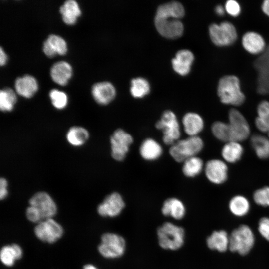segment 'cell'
<instances>
[{
    "mask_svg": "<svg viewBox=\"0 0 269 269\" xmlns=\"http://www.w3.org/2000/svg\"><path fill=\"white\" fill-rule=\"evenodd\" d=\"M16 93L10 88H5L0 91V109L3 112H10L16 103Z\"/></svg>",
    "mask_w": 269,
    "mask_h": 269,
    "instance_id": "32",
    "label": "cell"
},
{
    "mask_svg": "<svg viewBox=\"0 0 269 269\" xmlns=\"http://www.w3.org/2000/svg\"><path fill=\"white\" fill-rule=\"evenodd\" d=\"M23 251L21 247L16 243L3 246L0 251L1 263L7 267L12 266L16 260L21 258Z\"/></svg>",
    "mask_w": 269,
    "mask_h": 269,
    "instance_id": "23",
    "label": "cell"
},
{
    "mask_svg": "<svg viewBox=\"0 0 269 269\" xmlns=\"http://www.w3.org/2000/svg\"><path fill=\"white\" fill-rule=\"evenodd\" d=\"M82 269H98L95 266L91 264H88L85 265Z\"/></svg>",
    "mask_w": 269,
    "mask_h": 269,
    "instance_id": "48",
    "label": "cell"
},
{
    "mask_svg": "<svg viewBox=\"0 0 269 269\" xmlns=\"http://www.w3.org/2000/svg\"><path fill=\"white\" fill-rule=\"evenodd\" d=\"M254 201L262 206H269V187L265 186L255 191L253 194Z\"/></svg>",
    "mask_w": 269,
    "mask_h": 269,
    "instance_id": "37",
    "label": "cell"
},
{
    "mask_svg": "<svg viewBox=\"0 0 269 269\" xmlns=\"http://www.w3.org/2000/svg\"><path fill=\"white\" fill-rule=\"evenodd\" d=\"M268 137H269V132L268 133Z\"/></svg>",
    "mask_w": 269,
    "mask_h": 269,
    "instance_id": "49",
    "label": "cell"
},
{
    "mask_svg": "<svg viewBox=\"0 0 269 269\" xmlns=\"http://www.w3.org/2000/svg\"><path fill=\"white\" fill-rule=\"evenodd\" d=\"M59 11L63 22L69 25L74 24L81 14L78 3L74 0H68L60 7Z\"/></svg>",
    "mask_w": 269,
    "mask_h": 269,
    "instance_id": "22",
    "label": "cell"
},
{
    "mask_svg": "<svg viewBox=\"0 0 269 269\" xmlns=\"http://www.w3.org/2000/svg\"><path fill=\"white\" fill-rule=\"evenodd\" d=\"M29 205L35 208L43 220L53 218L57 211L55 201L48 193L44 191L34 194L29 200Z\"/></svg>",
    "mask_w": 269,
    "mask_h": 269,
    "instance_id": "11",
    "label": "cell"
},
{
    "mask_svg": "<svg viewBox=\"0 0 269 269\" xmlns=\"http://www.w3.org/2000/svg\"><path fill=\"white\" fill-rule=\"evenodd\" d=\"M258 73L257 91L261 94L269 93V46L254 62Z\"/></svg>",
    "mask_w": 269,
    "mask_h": 269,
    "instance_id": "13",
    "label": "cell"
},
{
    "mask_svg": "<svg viewBox=\"0 0 269 269\" xmlns=\"http://www.w3.org/2000/svg\"><path fill=\"white\" fill-rule=\"evenodd\" d=\"M126 241L120 235L107 232L102 235L98 246L100 254L106 259H116L122 256L126 250Z\"/></svg>",
    "mask_w": 269,
    "mask_h": 269,
    "instance_id": "4",
    "label": "cell"
},
{
    "mask_svg": "<svg viewBox=\"0 0 269 269\" xmlns=\"http://www.w3.org/2000/svg\"><path fill=\"white\" fill-rule=\"evenodd\" d=\"M132 136L121 129L115 130L110 139L111 155L117 161L123 160L133 142Z\"/></svg>",
    "mask_w": 269,
    "mask_h": 269,
    "instance_id": "10",
    "label": "cell"
},
{
    "mask_svg": "<svg viewBox=\"0 0 269 269\" xmlns=\"http://www.w3.org/2000/svg\"><path fill=\"white\" fill-rule=\"evenodd\" d=\"M229 141L241 142L250 135V126L241 113L235 109H231L228 114Z\"/></svg>",
    "mask_w": 269,
    "mask_h": 269,
    "instance_id": "7",
    "label": "cell"
},
{
    "mask_svg": "<svg viewBox=\"0 0 269 269\" xmlns=\"http://www.w3.org/2000/svg\"><path fill=\"white\" fill-rule=\"evenodd\" d=\"M242 42L244 48L252 54H258L262 52L265 45L263 37L254 32H249L244 34Z\"/></svg>",
    "mask_w": 269,
    "mask_h": 269,
    "instance_id": "26",
    "label": "cell"
},
{
    "mask_svg": "<svg viewBox=\"0 0 269 269\" xmlns=\"http://www.w3.org/2000/svg\"><path fill=\"white\" fill-rule=\"evenodd\" d=\"M255 242L254 234L247 225H242L234 230L229 236V248L240 255L248 254Z\"/></svg>",
    "mask_w": 269,
    "mask_h": 269,
    "instance_id": "5",
    "label": "cell"
},
{
    "mask_svg": "<svg viewBox=\"0 0 269 269\" xmlns=\"http://www.w3.org/2000/svg\"><path fill=\"white\" fill-rule=\"evenodd\" d=\"M42 49L47 57L52 58L57 55H65L67 52V45L61 36L51 34L44 42Z\"/></svg>",
    "mask_w": 269,
    "mask_h": 269,
    "instance_id": "17",
    "label": "cell"
},
{
    "mask_svg": "<svg viewBox=\"0 0 269 269\" xmlns=\"http://www.w3.org/2000/svg\"><path fill=\"white\" fill-rule=\"evenodd\" d=\"M25 214L27 219L31 222L37 224L43 220L38 212L31 206L29 205L27 207Z\"/></svg>",
    "mask_w": 269,
    "mask_h": 269,
    "instance_id": "40",
    "label": "cell"
},
{
    "mask_svg": "<svg viewBox=\"0 0 269 269\" xmlns=\"http://www.w3.org/2000/svg\"><path fill=\"white\" fill-rule=\"evenodd\" d=\"M157 235L159 246L165 250H178L184 243V229L171 222H165L159 226Z\"/></svg>",
    "mask_w": 269,
    "mask_h": 269,
    "instance_id": "1",
    "label": "cell"
},
{
    "mask_svg": "<svg viewBox=\"0 0 269 269\" xmlns=\"http://www.w3.org/2000/svg\"><path fill=\"white\" fill-rule=\"evenodd\" d=\"M205 173L211 182L221 184L225 182L228 178V167L222 160L212 159L206 163Z\"/></svg>",
    "mask_w": 269,
    "mask_h": 269,
    "instance_id": "15",
    "label": "cell"
},
{
    "mask_svg": "<svg viewBox=\"0 0 269 269\" xmlns=\"http://www.w3.org/2000/svg\"><path fill=\"white\" fill-rule=\"evenodd\" d=\"M157 129L163 132V141L167 145H173L178 141L181 135L180 125L175 113L170 111H164L161 119L155 124Z\"/></svg>",
    "mask_w": 269,
    "mask_h": 269,
    "instance_id": "6",
    "label": "cell"
},
{
    "mask_svg": "<svg viewBox=\"0 0 269 269\" xmlns=\"http://www.w3.org/2000/svg\"><path fill=\"white\" fill-rule=\"evenodd\" d=\"M183 162L182 171L188 177H194L198 175L203 168V161L196 156L187 159Z\"/></svg>",
    "mask_w": 269,
    "mask_h": 269,
    "instance_id": "34",
    "label": "cell"
},
{
    "mask_svg": "<svg viewBox=\"0 0 269 269\" xmlns=\"http://www.w3.org/2000/svg\"><path fill=\"white\" fill-rule=\"evenodd\" d=\"M204 143L198 136L178 140L171 145L169 153L177 162H184L187 159L195 156L203 149Z\"/></svg>",
    "mask_w": 269,
    "mask_h": 269,
    "instance_id": "3",
    "label": "cell"
},
{
    "mask_svg": "<svg viewBox=\"0 0 269 269\" xmlns=\"http://www.w3.org/2000/svg\"><path fill=\"white\" fill-rule=\"evenodd\" d=\"M213 134L218 140L224 142H229V127L226 123L217 121L211 126Z\"/></svg>",
    "mask_w": 269,
    "mask_h": 269,
    "instance_id": "35",
    "label": "cell"
},
{
    "mask_svg": "<svg viewBox=\"0 0 269 269\" xmlns=\"http://www.w3.org/2000/svg\"><path fill=\"white\" fill-rule=\"evenodd\" d=\"M251 144L257 156L261 159L269 158V138L255 134L251 138Z\"/></svg>",
    "mask_w": 269,
    "mask_h": 269,
    "instance_id": "30",
    "label": "cell"
},
{
    "mask_svg": "<svg viewBox=\"0 0 269 269\" xmlns=\"http://www.w3.org/2000/svg\"><path fill=\"white\" fill-rule=\"evenodd\" d=\"M257 114L259 118L269 119V102L263 101L260 102L257 107Z\"/></svg>",
    "mask_w": 269,
    "mask_h": 269,
    "instance_id": "42",
    "label": "cell"
},
{
    "mask_svg": "<svg viewBox=\"0 0 269 269\" xmlns=\"http://www.w3.org/2000/svg\"><path fill=\"white\" fill-rule=\"evenodd\" d=\"M184 14L183 5L178 1H172L159 5L155 15L180 19L184 16Z\"/></svg>",
    "mask_w": 269,
    "mask_h": 269,
    "instance_id": "25",
    "label": "cell"
},
{
    "mask_svg": "<svg viewBox=\"0 0 269 269\" xmlns=\"http://www.w3.org/2000/svg\"><path fill=\"white\" fill-rule=\"evenodd\" d=\"M258 230L261 235L269 241V218L263 217L260 220Z\"/></svg>",
    "mask_w": 269,
    "mask_h": 269,
    "instance_id": "39",
    "label": "cell"
},
{
    "mask_svg": "<svg viewBox=\"0 0 269 269\" xmlns=\"http://www.w3.org/2000/svg\"><path fill=\"white\" fill-rule=\"evenodd\" d=\"M229 207L230 211L234 215L240 217L247 214L250 209V204L245 197L237 195L230 200Z\"/></svg>",
    "mask_w": 269,
    "mask_h": 269,
    "instance_id": "33",
    "label": "cell"
},
{
    "mask_svg": "<svg viewBox=\"0 0 269 269\" xmlns=\"http://www.w3.org/2000/svg\"><path fill=\"white\" fill-rule=\"evenodd\" d=\"M49 96L52 105L57 109L62 110L65 108L68 103V97L65 93L57 89H52Z\"/></svg>",
    "mask_w": 269,
    "mask_h": 269,
    "instance_id": "36",
    "label": "cell"
},
{
    "mask_svg": "<svg viewBox=\"0 0 269 269\" xmlns=\"http://www.w3.org/2000/svg\"><path fill=\"white\" fill-rule=\"evenodd\" d=\"M174 59L180 64L191 67L194 57L191 51L187 49H182L176 53Z\"/></svg>",
    "mask_w": 269,
    "mask_h": 269,
    "instance_id": "38",
    "label": "cell"
},
{
    "mask_svg": "<svg viewBox=\"0 0 269 269\" xmlns=\"http://www.w3.org/2000/svg\"><path fill=\"white\" fill-rule=\"evenodd\" d=\"M8 182L7 180L1 177L0 179V200L4 199L8 195Z\"/></svg>",
    "mask_w": 269,
    "mask_h": 269,
    "instance_id": "44",
    "label": "cell"
},
{
    "mask_svg": "<svg viewBox=\"0 0 269 269\" xmlns=\"http://www.w3.org/2000/svg\"><path fill=\"white\" fill-rule=\"evenodd\" d=\"M243 152V148L239 142L229 141L223 147L221 155L226 162L234 163L241 159Z\"/></svg>",
    "mask_w": 269,
    "mask_h": 269,
    "instance_id": "29",
    "label": "cell"
},
{
    "mask_svg": "<svg viewBox=\"0 0 269 269\" xmlns=\"http://www.w3.org/2000/svg\"><path fill=\"white\" fill-rule=\"evenodd\" d=\"M217 93L223 104L239 106L245 100V96L240 89L239 80L235 76H225L221 78Z\"/></svg>",
    "mask_w": 269,
    "mask_h": 269,
    "instance_id": "2",
    "label": "cell"
},
{
    "mask_svg": "<svg viewBox=\"0 0 269 269\" xmlns=\"http://www.w3.org/2000/svg\"><path fill=\"white\" fill-rule=\"evenodd\" d=\"M262 9L263 12L268 16H269V0L264 1L262 6Z\"/></svg>",
    "mask_w": 269,
    "mask_h": 269,
    "instance_id": "46",
    "label": "cell"
},
{
    "mask_svg": "<svg viewBox=\"0 0 269 269\" xmlns=\"http://www.w3.org/2000/svg\"><path fill=\"white\" fill-rule=\"evenodd\" d=\"M160 144L152 138H147L140 145L139 152L145 160L152 161L159 158L162 153Z\"/></svg>",
    "mask_w": 269,
    "mask_h": 269,
    "instance_id": "24",
    "label": "cell"
},
{
    "mask_svg": "<svg viewBox=\"0 0 269 269\" xmlns=\"http://www.w3.org/2000/svg\"><path fill=\"white\" fill-rule=\"evenodd\" d=\"M215 11L218 15L221 16L224 14L225 10L222 6L218 5L215 8Z\"/></svg>",
    "mask_w": 269,
    "mask_h": 269,
    "instance_id": "47",
    "label": "cell"
},
{
    "mask_svg": "<svg viewBox=\"0 0 269 269\" xmlns=\"http://www.w3.org/2000/svg\"><path fill=\"white\" fill-rule=\"evenodd\" d=\"M50 74L52 80L60 86H65L72 75V68L69 63L60 61L54 63L51 67Z\"/></svg>",
    "mask_w": 269,
    "mask_h": 269,
    "instance_id": "19",
    "label": "cell"
},
{
    "mask_svg": "<svg viewBox=\"0 0 269 269\" xmlns=\"http://www.w3.org/2000/svg\"><path fill=\"white\" fill-rule=\"evenodd\" d=\"M225 9L226 12L231 16H237L240 12V7L239 3L233 0L226 2Z\"/></svg>",
    "mask_w": 269,
    "mask_h": 269,
    "instance_id": "41",
    "label": "cell"
},
{
    "mask_svg": "<svg viewBox=\"0 0 269 269\" xmlns=\"http://www.w3.org/2000/svg\"><path fill=\"white\" fill-rule=\"evenodd\" d=\"M229 236L224 230L214 231L207 239L209 248L219 252H225L229 248Z\"/></svg>",
    "mask_w": 269,
    "mask_h": 269,
    "instance_id": "27",
    "label": "cell"
},
{
    "mask_svg": "<svg viewBox=\"0 0 269 269\" xmlns=\"http://www.w3.org/2000/svg\"><path fill=\"white\" fill-rule=\"evenodd\" d=\"M209 33L212 41L219 46L232 44L237 37L235 27L232 23L226 21L219 25L215 23L210 25Z\"/></svg>",
    "mask_w": 269,
    "mask_h": 269,
    "instance_id": "9",
    "label": "cell"
},
{
    "mask_svg": "<svg viewBox=\"0 0 269 269\" xmlns=\"http://www.w3.org/2000/svg\"><path fill=\"white\" fill-rule=\"evenodd\" d=\"M66 139L72 146L79 147L83 145L89 139V134L84 128L73 126L67 132Z\"/></svg>",
    "mask_w": 269,
    "mask_h": 269,
    "instance_id": "28",
    "label": "cell"
},
{
    "mask_svg": "<svg viewBox=\"0 0 269 269\" xmlns=\"http://www.w3.org/2000/svg\"><path fill=\"white\" fill-rule=\"evenodd\" d=\"M125 202L121 195L113 192L107 195L97 208L99 215L103 217H115L122 212Z\"/></svg>",
    "mask_w": 269,
    "mask_h": 269,
    "instance_id": "14",
    "label": "cell"
},
{
    "mask_svg": "<svg viewBox=\"0 0 269 269\" xmlns=\"http://www.w3.org/2000/svg\"><path fill=\"white\" fill-rule=\"evenodd\" d=\"M161 212L164 216L180 220L184 217L186 209L180 200L176 198H170L166 199L163 203Z\"/></svg>",
    "mask_w": 269,
    "mask_h": 269,
    "instance_id": "21",
    "label": "cell"
},
{
    "mask_svg": "<svg viewBox=\"0 0 269 269\" xmlns=\"http://www.w3.org/2000/svg\"><path fill=\"white\" fill-rule=\"evenodd\" d=\"M14 88L19 95L28 99L33 96L37 91L38 85L33 76L27 74L16 79Z\"/></svg>",
    "mask_w": 269,
    "mask_h": 269,
    "instance_id": "18",
    "label": "cell"
},
{
    "mask_svg": "<svg viewBox=\"0 0 269 269\" xmlns=\"http://www.w3.org/2000/svg\"><path fill=\"white\" fill-rule=\"evenodd\" d=\"M130 93L135 98H140L147 95L150 91L148 81L144 78L137 77L131 81Z\"/></svg>",
    "mask_w": 269,
    "mask_h": 269,
    "instance_id": "31",
    "label": "cell"
},
{
    "mask_svg": "<svg viewBox=\"0 0 269 269\" xmlns=\"http://www.w3.org/2000/svg\"><path fill=\"white\" fill-rule=\"evenodd\" d=\"M8 59L7 55L1 47H0V65L3 66L5 65Z\"/></svg>",
    "mask_w": 269,
    "mask_h": 269,
    "instance_id": "45",
    "label": "cell"
},
{
    "mask_svg": "<svg viewBox=\"0 0 269 269\" xmlns=\"http://www.w3.org/2000/svg\"><path fill=\"white\" fill-rule=\"evenodd\" d=\"M34 232L40 241L51 244L61 238L64 230L62 226L52 218L37 223L34 228Z\"/></svg>",
    "mask_w": 269,
    "mask_h": 269,
    "instance_id": "8",
    "label": "cell"
},
{
    "mask_svg": "<svg viewBox=\"0 0 269 269\" xmlns=\"http://www.w3.org/2000/svg\"><path fill=\"white\" fill-rule=\"evenodd\" d=\"M154 23L158 32L165 37L176 38L183 33L184 26L179 19L155 15Z\"/></svg>",
    "mask_w": 269,
    "mask_h": 269,
    "instance_id": "12",
    "label": "cell"
},
{
    "mask_svg": "<svg viewBox=\"0 0 269 269\" xmlns=\"http://www.w3.org/2000/svg\"><path fill=\"white\" fill-rule=\"evenodd\" d=\"M116 90L113 84L108 81L94 84L91 89L94 100L99 104L107 105L115 97Z\"/></svg>",
    "mask_w": 269,
    "mask_h": 269,
    "instance_id": "16",
    "label": "cell"
},
{
    "mask_svg": "<svg viewBox=\"0 0 269 269\" xmlns=\"http://www.w3.org/2000/svg\"><path fill=\"white\" fill-rule=\"evenodd\" d=\"M185 132L189 136H197L204 128V121L198 114L193 112L186 113L182 119Z\"/></svg>",
    "mask_w": 269,
    "mask_h": 269,
    "instance_id": "20",
    "label": "cell"
},
{
    "mask_svg": "<svg viewBox=\"0 0 269 269\" xmlns=\"http://www.w3.org/2000/svg\"><path fill=\"white\" fill-rule=\"evenodd\" d=\"M269 120L262 119L257 117L255 120V126L262 132H269Z\"/></svg>",
    "mask_w": 269,
    "mask_h": 269,
    "instance_id": "43",
    "label": "cell"
}]
</instances>
